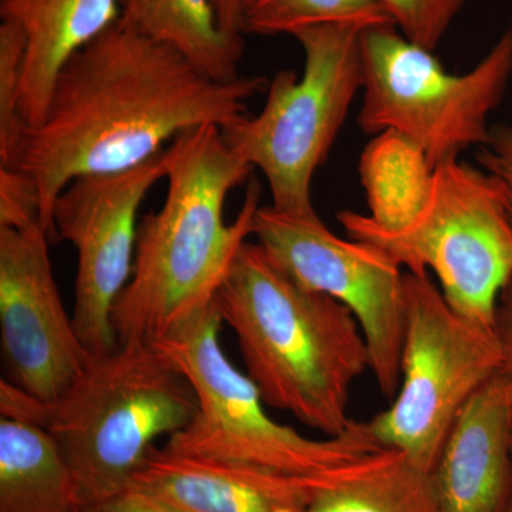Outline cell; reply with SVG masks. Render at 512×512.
Here are the masks:
<instances>
[{
    "instance_id": "1",
    "label": "cell",
    "mask_w": 512,
    "mask_h": 512,
    "mask_svg": "<svg viewBox=\"0 0 512 512\" xmlns=\"http://www.w3.org/2000/svg\"><path fill=\"white\" fill-rule=\"evenodd\" d=\"M268 86L265 76L211 79L117 20L67 62L42 123L26 131L15 167L36 184L40 224L53 241L56 200L73 180L136 167L191 128L227 127Z\"/></svg>"
},
{
    "instance_id": "2",
    "label": "cell",
    "mask_w": 512,
    "mask_h": 512,
    "mask_svg": "<svg viewBox=\"0 0 512 512\" xmlns=\"http://www.w3.org/2000/svg\"><path fill=\"white\" fill-rule=\"evenodd\" d=\"M165 160L164 204L138 224L133 274L111 313L119 343L156 342L207 311L261 207V184L252 180L237 218L225 222L229 192L254 168L229 148L221 127L184 131Z\"/></svg>"
},
{
    "instance_id": "3",
    "label": "cell",
    "mask_w": 512,
    "mask_h": 512,
    "mask_svg": "<svg viewBox=\"0 0 512 512\" xmlns=\"http://www.w3.org/2000/svg\"><path fill=\"white\" fill-rule=\"evenodd\" d=\"M215 303L265 404L326 437L348 429L350 389L370 365L365 336L349 308L305 288L248 241Z\"/></svg>"
},
{
    "instance_id": "4",
    "label": "cell",
    "mask_w": 512,
    "mask_h": 512,
    "mask_svg": "<svg viewBox=\"0 0 512 512\" xmlns=\"http://www.w3.org/2000/svg\"><path fill=\"white\" fill-rule=\"evenodd\" d=\"M191 384L151 343H119L94 357L56 400L42 403L0 379V414L45 429L59 447L83 507L127 488L160 437L197 413Z\"/></svg>"
},
{
    "instance_id": "5",
    "label": "cell",
    "mask_w": 512,
    "mask_h": 512,
    "mask_svg": "<svg viewBox=\"0 0 512 512\" xmlns=\"http://www.w3.org/2000/svg\"><path fill=\"white\" fill-rule=\"evenodd\" d=\"M222 323L214 301L183 329L150 342L183 373L198 403L190 423L168 437L164 450L292 477L323 476L382 450L369 421L352 420L339 436L313 440L271 419L256 384L221 348Z\"/></svg>"
},
{
    "instance_id": "6",
    "label": "cell",
    "mask_w": 512,
    "mask_h": 512,
    "mask_svg": "<svg viewBox=\"0 0 512 512\" xmlns=\"http://www.w3.org/2000/svg\"><path fill=\"white\" fill-rule=\"evenodd\" d=\"M338 221L349 238L383 249L409 274L433 272L454 311L495 328L512 282V220L503 188L483 168L460 157L437 165L429 202L407 227L387 229L349 210Z\"/></svg>"
},
{
    "instance_id": "7",
    "label": "cell",
    "mask_w": 512,
    "mask_h": 512,
    "mask_svg": "<svg viewBox=\"0 0 512 512\" xmlns=\"http://www.w3.org/2000/svg\"><path fill=\"white\" fill-rule=\"evenodd\" d=\"M363 29L332 23L293 33L305 56L302 76L291 70L276 73L261 113L221 128L229 148L264 174L276 211L299 217L316 214L313 177L362 90Z\"/></svg>"
},
{
    "instance_id": "8",
    "label": "cell",
    "mask_w": 512,
    "mask_h": 512,
    "mask_svg": "<svg viewBox=\"0 0 512 512\" xmlns=\"http://www.w3.org/2000/svg\"><path fill=\"white\" fill-rule=\"evenodd\" d=\"M362 107L357 124L369 136L396 131L437 167L490 138L488 119L512 77V29L464 74L448 73L434 56L394 25L360 35Z\"/></svg>"
},
{
    "instance_id": "9",
    "label": "cell",
    "mask_w": 512,
    "mask_h": 512,
    "mask_svg": "<svg viewBox=\"0 0 512 512\" xmlns=\"http://www.w3.org/2000/svg\"><path fill=\"white\" fill-rule=\"evenodd\" d=\"M501 363L497 328L454 311L430 275L406 272L400 386L369 421L377 443L433 471L458 413Z\"/></svg>"
},
{
    "instance_id": "10",
    "label": "cell",
    "mask_w": 512,
    "mask_h": 512,
    "mask_svg": "<svg viewBox=\"0 0 512 512\" xmlns=\"http://www.w3.org/2000/svg\"><path fill=\"white\" fill-rule=\"evenodd\" d=\"M258 244L305 288L353 312L369 350V369L387 399L400 386L404 336V274L383 249L342 239L318 217L259 207L252 225Z\"/></svg>"
},
{
    "instance_id": "11",
    "label": "cell",
    "mask_w": 512,
    "mask_h": 512,
    "mask_svg": "<svg viewBox=\"0 0 512 512\" xmlns=\"http://www.w3.org/2000/svg\"><path fill=\"white\" fill-rule=\"evenodd\" d=\"M165 171L163 150L119 173L76 178L57 197V238L77 251L74 328L93 357L119 345L111 313L133 274L138 210Z\"/></svg>"
},
{
    "instance_id": "12",
    "label": "cell",
    "mask_w": 512,
    "mask_h": 512,
    "mask_svg": "<svg viewBox=\"0 0 512 512\" xmlns=\"http://www.w3.org/2000/svg\"><path fill=\"white\" fill-rule=\"evenodd\" d=\"M42 225L0 228V336L3 380L55 403L92 365L64 309Z\"/></svg>"
},
{
    "instance_id": "13",
    "label": "cell",
    "mask_w": 512,
    "mask_h": 512,
    "mask_svg": "<svg viewBox=\"0 0 512 512\" xmlns=\"http://www.w3.org/2000/svg\"><path fill=\"white\" fill-rule=\"evenodd\" d=\"M439 512H507L512 412L498 373L466 403L433 470Z\"/></svg>"
},
{
    "instance_id": "14",
    "label": "cell",
    "mask_w": 512,
    "mask_h": 512,
    "mask_svg": "<svg viewBox=\"0 0 512 512\" xmlns=\"http://www.w3.org/2000/svg\"><path fill=\"white\" fill-rule=\"evenodd\" d=\"M316 478L154 447L131 487L156 495L181 512H309Z\"/></svg>"
},
{
    "instance_id": "15",
    "label": "cell",
    "mask_w": 512,
    "mask_h": 512,
    "mask_svg": "<svg viewBox=\"0 0 512 512\" xmlns=\"http://www.w3.org/2000/svg\"><path fill=\"white\" fill-rule=\"evenodd\" d=\"M0 18L25 36L20 114L45 117L57 76L77 52L120 19L119 0H0Z\"/></svg>"
},
{
    "instance_id": "16",
    "label": "cell",
    "mask_w": 512,
    "mask_h": 512,
    "mask_svg": "<svg viewBox=\"0 0 512 512\" xmlns=\"http://www.w3.org/2000/svg\"><path fill=\"white\" fill-rule=\"evenodd\" d=\"M309 512H439L433 471L382 448L316 478Z\"/></svg>"
},
{
    "instance_id": "17",
    "label": "cell",
    "mask_w": 512,
    "mask_h": 512,
    "mask_svg": "<svg viewBox=\"0 0 512 512\" xmlns=\"http://www.w3.org/2000/svg\"><path fill=\"white\" fill-rule=\"evenodd\" d=\"M120 23L177 50L197 69L220 82L241 77L244 39L228 36L214 0H119Z\"/></svg>"
},
{
    "instance_id": "18",
    "label": "cell",
    "mask_w": 512,
    "mask_h": 512,
    "mask_svg": "<svg viewBox=\"0 0 512 512\" xmlns=\"http://www.w3.org/2000/svg\"><path fill=\"white\" fill-rule=\"evenodd\" d=\"M0 512H84L59 447L35 423L0 419Z\"/></svg>"
},
{
    "instance_id": "19",
    "label": "cell",
    "mask_w": 512,
    "mask_h": 512,
    "mask_svg": "<svg viewBox=\"0 0 512 512\" xmlns=\"http://www.w3.org/2000/svg\"><path fill=\"white\" fill-rule=\"evenodd\" d=\"M434 171L426 153L410 138L390 130L376 134L359 160L367 215L387 229L412 224L429 202Z\"/></svg>"
},
{
    "instance_id": "20",
    "label": "cell",
    "mask_w": 512,
    "mask_h": 512,
    "mask_svg": "<svg viewBox=\"0 0 512 512\" xmlns=\"http://www.w3.org/2000/svg\"><path fill=\"white\" fill-rule=\"evenodd\" d=\"M393 25L379 0H244V35H293L309 26Z\"/></svg>"
},
{
    "instance_id": "21",
    "label": "cell",
    "mask_w": 512,
    "mask_h": 512,
    "mask_svg": "<svg viewBox=\"0 0 512 512\" xmlns=\"http://www.w3.org/2000/svg\"><path fill=\"white\" fill-rule=\"evenodd\" d=\"M25 36L13 23H0V167L18 163L26 126L20 114Z\"/></svg>"
},
{
    "instance_id": "22",
    "label": "cell",
    "mask_w": 512,
    "mask_h": 512,
    "mask_svg": "<svg viewBox=\"0 0 512 512\" xmlns=\"http://www.w3.org/2000/svg\"><path fill=\"white\" fill-rule=\"evenodd\" d=\"M396 29L407 39L434 50L447 35L467 0H379Z\"/></svg>"
},
{
    "instance_id": "23",
    "label": "cell",
    "mask_w": 512,
    "mask_h": 512,
    "mask_svg": "<svg viewBox=\"0 0 512 512\" xmlns=\"http://www.w3.org/2000/svg\"><path fill=\"white\" fill-rule=\"evenodd\" d=\"M33 225H42L36 184L19 168L0 167V228Z\"/></svg>"
},
{
    "instance_id": "24",
    "label": "cell",
    "mask_w": 512,
    "mask_h": 512,
    "mask_svg": "<svg viewBox=\"0 0 512 512\" xmlns=\"http://www.w3.org/2000/svg\"><path fill=\"white\" fill-rule=\"evenodd\" d=\"M477 160L503 188L505 205L512 220V123L491 127L487 143L478 148Z\"/></svg>"
},
{
    "instance_id": "25",
    "label": "cell",
    "mask_w": 512,
    "mask_h": 512,
    "mask_svg": "<svg viewBox=\"0 0 512 512\" xmlns=\"http://www.w3.org/2000/svg\"><path fill=\"white\" fill-rule=\"evenodd\" d=\"M84 512H181L164 503L156 495L147 493L137 487L127 488L126 491L101 501V503L84 507Z\"/></svg>"
},
{
    "instance_id": "26",
    "label": "cell",
    "mask_w": 512,
    "mask_h": 512,
    "mask_svg": "<svg viewBox=\"0 0 512 512\" xmlns=\"http://www.w3.org/2000/svg\"><path fill=\"white\" fill-rule=\"evenodd\" d=\"M495 328H497L501 350H503L500 375L503 376L505 386H507L512 412V282L505 288L500 303H498Z\"/></svg>"
},
{
    "instance_id": "27",
    "label": "cell",
    "mask_w": 512,
    "mask_h": 512,
    "mask_svg": "<svg viewBox=\"0 0 512 512\" xmlns=\"http://www.w3.org/2000/svg\"><path fill=\"white\" fill-rule=\"evenodd\" d=\"M242 2L244 0H214L218 22L228 36L242 37Z\"/></svg>"
},
{
    "instance_id": "28",
    "label": "cell",
    "mask_w": 512,
    "mask_h": 512,
    "mask_svg": "<svg viewBox=\"0 0 512 512\" xmlns=\"http://www.w3.org/2000/svg\"><path fill=\"white\" fill-rule=\"evenodd\" d=\"M507 512H512V501H511L510 507H508V511Z\"/></svg>"
}]
</instances>
